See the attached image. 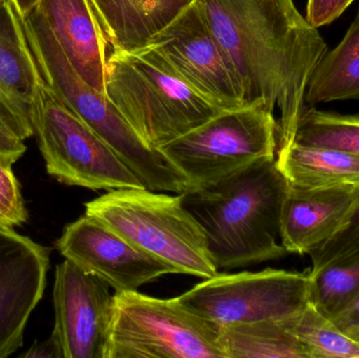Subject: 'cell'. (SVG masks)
<instances>
[{
	"mask_svg": "<svg viewBox=\"0 0 359 358\" xmlns=\"http://www.w3.org/2000/svg\"><path fill=\"white\" fill-rule=\"evenodd\" d=\"M236 73L245 104L280 111L278 149L294 138L310 77L328 46L294 0H196Z\"/></svg>",
	"mask_w": 359,
	"mask_h": 358,
	"instance_id": "6da1fadb",
	"label": "cell"
},
{
	"mask_svg": "<svg viewBox=\"0 0 359 358\" xmlns=\"http://www.w3.org/2000/svg\"><path fill=\"white\" fill-rule=\"evenodd\" d=\"M288 188L276 157L180 195L202 227L217 270H232L288 254L280 241V214Z\"/></svg>",
	"mask_w": 359,
	"mask_h": 358,
	"instance_id": "7a4b0ae2",
	"label": "cell"
},
{
	"mask_svg": "<svg viewBox=\"0 0 359 358\" xmlns=\"http://www.w3.org/2000/svg\"><path fill=\"white\" fill-rule=\"evenodd\" d=\"M21 21L40 75L52 94L95 130L147 189L176 195L187 191L189 181L183 172L139 137L107 95L80 77L37 6Z\"/></svg>",
	"mask_w": 359,
	"mask_h": 358,
	"instance_id": "3957f363",
	"label": "cell"
},
{
	"mask_svg": "<svg viewBox=\"0 0 359 358\" xmlns=\"http://www.w3.org/2000/svg\"><path fill=\"white\" fill-rule=\"evenodd\" d=\"M105 95L149 146L160 149L223 109L201 96L151 46L107 56Z\"/></svg>",
	"mask_w": 359,
	"mask_h": 358,
	"instance_id": "277c9868",
	"label": "cell"
},
{
	"mask_svg": "<svg viewBox=\"0 0 359 358\" xmlns=\"http://www.w3.org/2000/svg\"><path fill=\"white\" fill-rule=\"evenodd\" d=\"M86 214L168 265L176 275L204 280L219 273L202 227L180 195L147 188L114 189L86 203Z\"/></svg>",
	"mask_w": 359,
	"mask_h": 358,
	"instance_id": "5b68a950",
	"label": "cell"
},
{
	"mask_svg": "<svg viewBox=\"0 0 359 358\" xmlns=\"http://www.w3.org/2000/svg\"><path fill=\"white\" fill-rule=\"evenodd\" d=\"M278 125L262 101L225 109L160 147L190 188L212 184L278 153Z\"/></svg>",
	"mask_w": 359,
	"mask_h": 358,
	"instance_id": "8992f818",
	"label": "cell"
},
{
	"mask_svg": "<svg viewBox=\"0 0 359 358\" xmlns=\"http://www.w3.org/2000/svg\"><path fill=\"white\" fill-rule=\"evenodd\" d=\"M104 358H225L221 327L187 310L178 298L116 292Z\"/></svg>",
	"mask_w": 359,
	"mask_h": 358,
	"instance_id": "52a82bcc",
	"label": "cell"
},
{
	"mask_svg": "<svg viewBox=\"0 0 359 358\" xmlns=\"http://www.w3.org/2000/svg\"><path fill=\"white\" fill-rule=\"evenodd\" d=\"M34 136L46 172L63 184L92 191L147 188L113 149L67 109L46 83Z\"/></svg>",
	"mask_w": 359,
	"mask_h": 358,
	"instance_id": "ba28073f",
	"label": "cell"
},
{
	"mask_svg": "<svg viewBox=\"0 0 359 358\" xmlns=\"http://www.w3.org/2000/svg\"><path fill=\"white\" fill-rule=\"evenodd\" d=\"M309 271L217 273L177 298L187 310L219 327L282 321L310 304Z\"/></svg>",
	"mask_w": 359,
	"mask_h": 358,
	"instance_id": "9c48e42d",
	"label": "cell"
},
{
	"mask_svg": "<svg viewBox=\"0 0 359 358\" xmlns=\"http://www.w3.org/2000/svg\"><path fill=\"white\" fill-rule=\"evenodd\" d=\"M147 46L201 96L219 109L244 106L242 85L200 4L194 0Z\"/></svg>",
	"mask_w": 359,
	"mask_h": 358,
	"instance_id": "30bf717a",
	"label": "cell"
},
{
	"mask_svg": "<svg viewBox=\"0 0 359 358\" xmlns=\"http://www.w3.org/2000/svg\"><path fill=\"white\" fill-rule=\"evenodd\" d=\"M53 336L63 358H104L114 315L109 286L65 260L57 265Z\"/></svg>",
	"mask_w": 359,
	"mask_h": 358,
	"instance_id": "8fae6325",
	"label": "cell"
},
{
	"mask_svg": "<svg viewBox=\"0 0 359 358\" xmlns=\"http://www.w3.org/2000/svg\"><path fill=\"white\" fill-rule=\"evenodd\" d=\"M65 260L116 292L138 291L174 269L145 254L97 219L84 214L65 226L56 243Z\"/></svg>",
	"mask_w": 359,
	"mask_h": 358,
	"instance_id": "7c38bea8",
	"label": "cell"
},
{
	"mask_svg": "<svg viewBox=\"0 0 359 358\" xmlns=\"http://www.w3.org/2000/svg\"><path fill=\"white\" fill-rule=\"evenodd\" d=\"M50 256V248L0 228V358L22 347L27 321L46 289Z\"/></svg>",
	"mask_w": 359,
	"mask_h": 358,
	"instance_id": "4fadbf2b",
	"label": "cell"
},
{
	"mask_svg": "<svg viewBox=\"0 0 359 358\" xmlns=\"http://www.w3.org/2000/svg\"><path fill=\"white\" fill-rule=\"evenodd\" d=\"M44 81L12 0H0V113L23 141L34 136Z\"/></svg>",
	"mask_w": 359,
	"mask_h": 358,
	"instance_id": "5bb4252c",
	"label": "cell"
},
{
	"mask_svg": "<svg viewBox=\"0 0 359 358\" xmlns=\"http://www.w3.org/2000/svg\"><path fill=\"white\" fill-rule=\"evenodd\" d=\"M359 207V186L299 188L289 185L280 214L288 254H311L332 239Z\"/></svg>",
	"mask_w": 359,
	"mask_h": 358,
	"instance_id": "9a60e30c",
	"label": "cell"
},
{
	"mask_svg": "<svg viewBox=\"0 0 359 358\" xmlns=\"http://www.w3.org/2000/svg\"><path fill=\"white\" fill-rule=\"evenodd\" d=\"M37 8L80 77L105 94L109 44L88 0H40Z\"/></svg>",
	"mask_w": 359,
	"mask_h": 358,
	"instance_id": "2e32d148",
	"label": "cell"
},
{
	"mask_svg": "<svg viewBox=\"0 0 359 358\" xmlns=\"http://www.w3.org/2000/svg\"><path fill=\"white\" fill-rule=\"evenodd\" d=\"M194 0H88L113 50L144 48Z\"/></svg>",
	"mask_w": 359,
	"mask_h": 358,
	"instance_id": "e0dca14e",
	"label": "cell"
},
{
	"mask_svg": "<svg viewBox=\"0 0 359 358\" xmlns=\"http://www.w3.org/2000/svg\"><path fill=\"white\" fill-rule=\"evenodd\" d=\"M276 162L289 185L299 188L359 186V157L292 142L278 149Z\"/></svg>",
	"mask_w": 359,
	"mask_h": 358,
	"instance_id": "ac0fdd59",
	"label": "cell"
},
{
	"mask_svg": "<svg viewBox=\"0 0 359 358\" xmlns=\"http://www.w3.org/2000/svg\"><path fill=\"white\" fill-rule=\"evenodd\" d=\"M359 99V11L339 46L327 50L310 77L305 104Z\"/></svg>",
	"mask_w": 359,
	"mask_h": 358,
	"instance_id": "d6986e66",
	"label": "cell"
},
{
	"mask_svg": "<svg viewBox=\"0 0 359 358\" xmlns=\"http://www.w3.org/2000/svg\"><path fill=\"white\" fill-rule=\"evenodd\" d=\"M219 344L225 358H309L285 319L221 327Z\"/></svg>",
	"mask_w": 359,
	"mask_h": 358,
	"instance_id": "ffe728a7",
	"label": "cell"
},
{
	"mask_svg": "<svg viewBox=\"0 0 359 358\" xmlns=\"http://www.w3.org/2000/svg\"><path fill=\"white\" fill-rule=\"evenodd\" d=\"M310 304L332 319L359 296V247L309 271Z\"/></svg>",
	"mask_w": 359,
	"mask_h": 358,
	"instance_id": "44dd1931",
	"label": "cell"
},
{
	"mask_svg": "<svg viewBox=\"0 0 359 358\" xmlns=\"http://www.w3.org/2000/svg\"><path fill=\"white\" fill-rule=\"evenodd\" d=\"M309 358H359V342L339 329L311 304L285 319Z\"/></svg>",
	"mask_w": 359,
	"mask_h": 358,
	"instance_id": "7402d4cb",
	"label": "cell"
},
{
	"mask_svg": "<svg viewBox=\"0 0 359 358\" xmlns=\"http://www.w3.org/2000/svg\"><path fill=\"white\" fill-rule=\"evenodd\" d=\"M292 142L335 149L359 157V113L341 115L305 105Z\"/></svg>",
	"mask_w": 359,
	"mask_h": 358,
	"instance_id": "603a6c76",
	"label": "cell"
},
{
	"mask_svg": "<svg viewBox=\"0 0 359 358\" xmlns=\"http://www.w3.org/2000/svg\"><path fill=\"white\" fill-rule=\"evenodd\" d=\"M27 220L29 212L12 165L0 161V228L14 229Z\"/></svg>",
	"mask_w": 359,
	"mask_h": 358,
	"instance_id": "cb8c5ba5",
	"label": "cell"
},
{
	"mask_svg": "<svg viewBox=\"0 0 359 358\" xmlns=\"http://www.w3.org/2000/svg\"><path fill=\"white\" fill-rule=\"evenodd\" d=\"M359 247V207L345 227L329 240L320 249L309 254L312 260V268H320L333 259L347 254Z\"/></svg>",
	"mask_w": 359,
	"mask_h": 358,
	"instance_id": "d4e9b609",
	"label": "cell"
},
{
	"mask_svg": "<svg viewBox=\"0 0 359 358\" xmlns=\"http://www.w3.org/2000/svg\"><path fill=\"white\" fill-rule=\"evenodd\" d=\"M354 0H308L306 18L314 27L330 25L339 18Z\"/></svg>",
	"mask_w": 359,
	"mask_h": 358,
	"instance_id": "484cf974",
	"label": "cell"
},
{
	"mask_svg": "<svg viewBox=\"0 0 359 358\" xmlns=\"http://www.w3.org/2000/svg\"><path fill=\"white\" fill-rule=\"evenodd\" d=\"M27 151L25 141L16 134L6 118L0 113V161L16 163Z\"/></svg>",
	"mask_w": 359,
	"mask_h": 358,
	"instance_id": "4316f807",
	"label": "cell"
},
{
	"mask_svg": "<svg viewBox=\"0 0 359 358\" xmlns=\"http://www.w3.org/2000/svg\"><path fill=\"white\" fill-rule=\"evenodd\" d=\"M330 319L339 329L354 338L359 332V296L343 312Z\"/></svg>",
	"mask_w": 359,
	"mask_h": 358,
	"instance_id": "83f0119b",
	"label": "cell"
},
{
	"mask_svg": "<svg viewBox=\"0 0 359 358\" xmlns=\"http://www.w3.org/2000/svg\"><path fill=\"white\" fill-rule=\"evenodd\" d=\"M20 357L25 358H63L60 345L54 336L41 343H36L33 347L23 353Z\"/></svg>",
	"mask_w": 359,
	"mask_h": 358,
	"instance_id": "f1b7e54d",
	"label": "cell"
},
{
	"mask_svg": "<svg viewBox=\"0 0 359 358\" xmlns=\"http://www.w3.org/2000/svg\"><path fill=\"white\" fill-rule=\"evenodd\" d=\"M12 1L19 17L23 18L38 6L40 0H12Z\"/></svg>",
	"mask_w": 359,
	"mask_h": 358,
	"instance_id": "f546056e",
	"label": "cell"
},
{
	"mask_svg": "<svg viewBox=\"0 0 359 358\" xmlns=\"http://www.w3.org/2000/svg\"><path fill=\"white\" fill-rule=\"evenodd\" d=\"M353 338H354V340H358V342H359V332L358 334H356L355 336H354Z\"/></svg>",
	"mask_w": 359,
	"mask_h": 358,
	"instance_id": "4dcf8cb0",
	"label": "cell"
}]
</instances>
